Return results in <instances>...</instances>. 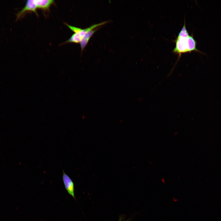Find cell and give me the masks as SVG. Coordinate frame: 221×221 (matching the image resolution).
<instances>
[{
  "instance_id": "5",
  "label": "cell",
  "mask_w": 221,
  "mask_h": 221,
  "mask_svg": "<svg viewBox=\"0 0 221 221\" xmlns=\"http://www.w3.org/2000/svg\"><path fill=\"white\" fill-rule=\"evenodd\" d=\"M187 49V52H191L195 51L203 54H205L200 51L196 48L197 42L193 37L192 34L188 37L186 39Z\"/></svg>"
},
{
  "instance_id": "6",
  "label": "cell",
  "mask_w": 221,
  "mask_h": 221,
  "mask_svg": "<svg viewBox=\"0 0 221 221\" xmlns=\"http://www.w3.org/2000/svg\"><path fill=\"white\" fill-rule=\"evenodd\" d=\"M34 2L37 8L44 11H49L51 5L54 3L53 0H35Z\"/></svg>"
},
{
  "instance_id": "1",
  "label": "cell",
  "mask_w": 221,
  "mask_h": 221,
  "mask_svg": "<svg viewBox=\"0 0 221 221\" xmlns=\"http://www.w3.org/2000/svg\"><path fill=\"white\" fill-rule=\"evenodd\" d=\"M108 22V21H105L94 24L85 29H80L79 31L73 34L68 40L64 42L63 44H64L70 43H80L84 36L88 32L96 27L103 25Z\"/></svg>"
},
{
  "instance_id": "8",
  "label": "cell",
  "mask_w": 221,
  "mask_h": 221,
  "mask_svg": "<svg viewBox=\"0 0 221 221\" xmlns=\"http://www.w3.org/2000/svg\"></svg>"
},
{
  "instance_id": "7",
  "label": "cell",
  "mask_w": 221,
  "mask_h": 221,
  "mask_svg": "<svg viewBox=\"0 0 221 221\" xmlns=\"http://www.w3.org/2000/svg\"><path fill=\"white\" fill-rule=\"evenodd\" d=\"M98 29L96 28L91 30L88 32L84 36L83 38L80 43V47L81 50V52H83L84 48L87 44L90 39L94 33Z\"/></svg>"
},
{
  "instance_id": "4",
  "label": "cell",
  "mask_w": 221,
  "mask_h": 221,
  "mask_svg": "<svg viewBox=\"0 0 221 221\" xmlns=\"http://www.w3.org/2000/svg\"><path fill=\"white\" fill-rule=\"evenodd\" d=\"M62 179L66 190L68 193L75 199L74 183L70 177L63 170Z\"/></svg>"
},
{
  "instance_id": "2",
  "label": "cell",
  "mask_w": 221,
  "mask_h": 221,
  "mask_svg": "<svg viewBox=\"0 0 221 221\" xmlns=\"http://www.w3.org/2000/svg\"><path fill=\"white\" fill-rule=\"evenodd\" d=\"M188 37L178 35L174 41L175 46L173 52L178 54L179 58L180 56L182 54L187 52L186 39Z\"/></svg>"
},
{
  "instance_id": "3",
  "label": "cell",
  "mask_w": 221,
  "mask_h": 221,
  "mask_svg": "<svg viewBox=\"0 0 221 221\" xmlns=\"http://www.w3.org/2000/svg\"><path fill=\"white\" fill-rule=\"evenodd\" d=\"M37 9L34 0L26 1L25 6L21 10L16 14V21L23 17L27 12H33L38 16V15L37 11Z\"/></svg>"
}]
</instances>
